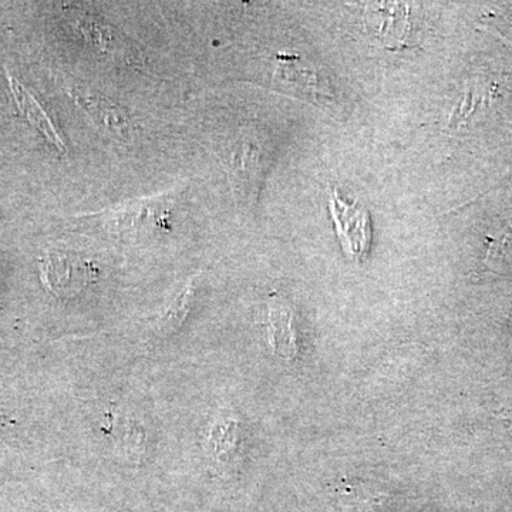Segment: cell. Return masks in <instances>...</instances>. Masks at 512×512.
Here are the masks:
<instances>
[{
  "instance_id": "1",
  "label": "cell",
  "mask_w": 512,
  "mask_h": 512,
  "mask_svg": "<svg viewBox=\"0 0 512 512\" xmlns=\"http://www.w3.org/2000/svg\"><path fill=\"white\" fill-rule=\"evenodd\" d=\"M330 208L343 247L350 255L362 258L372 241L369 214L363 208L357 207L356 202L346 204L336 191H333Z\"/></svg>"
},
{
  "instance_id": "2",
  "label": "cell",
  "mask_w": 512,
  "mask_h": 512,
  "mask_svg": "<svg viewBox=\"0 0 512 512\" xmlns=\"http://www.w3.org/2000/svg\"><path fill=\"white\" fill-rule=\"evenodd\" d=\"M8 80L13 97H15L16 103H18L20 111L25 114L26 119H28L57 150L63 151L64 153V151L67 150L66 144H64L60 134L57 133L56 127L53 126L46 111L40 106L39 101H37L15 77L10 76L9 73Z\"/></svg>"
},
{
  "instance_id": "3",
  "label": "cell",
  "mask_w": 512,
  "mask_h": 512,
  "mask_svg": "<svg viewBox=\"0 0 512 512\" xmlns=\"http://www.w3.org/2000/svg\"><path fill=\"white\" fill-rule=\"evenodd\" d=\"M269 335H271V345L275 353L285 357V359H293L295 357V332H293L292 315L288 309L271 305Z\"/></svg>"
},
{
  "instance_id": "4",
  "label": "cell",
  "mask_w": 512,
  "mask_h": 512,
  "mask_svg": "<svg viewBox=\"0 0 512 512\" xmlns=\"http://www.w3.org/2000/svg\"><path fill=\"white\" fill-rule=\"evenodd\" d=\"M72 274L89 276V266L80 261L73 264L67 258H52L46 265V284L57 292H77L84 284L73 278Z\"/></svg>"
},
{
  "instance_id": "5",
  "label": "cell",
  "mask_w": 512,
  "mask_h": 512,
  "mask_svg": "<svg viewBox=\"0 0 512 512\" xmlns=\"http://www.w3.org/2000/svg\"><path fill=\"white\" fill-rule=\"evenodd\" d=\"M192 291H194V284L191 282V284L185 286L184 291L175 298L170 308L164 312L163 318H161V328L170 330L177 328L183 322L188 309H190Z\"/></svg>"
}]
</instances>
